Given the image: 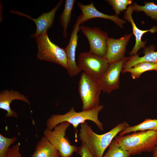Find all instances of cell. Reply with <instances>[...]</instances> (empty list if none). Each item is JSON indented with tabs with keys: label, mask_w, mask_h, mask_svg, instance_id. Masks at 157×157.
<instances>
[{
	"label": "cell",
	"mask_w": 157,
	"mask_h": 157,
	"mask_svg": "<svg viewBox=\"0 0 157 157\" xmlns=\"http://www.w3.org/2000/svg\"><path fill=\"white\" fill-rule=\"evenodd\" d=\"M126 121L120 123L110 131L102 134L94 132L86 122L80 125L79 140L94 157H102L106 149L117 135L129 126Z\"/></svg>",
	"instance_id": "obj_1"
},
{
	"label": "cell",
	"mask_w": 157,
	"mask_h": 157,
	"mask_svg": "<svg viewBox=\"0 0 157 157\" xmlns=\"http://www.w3.org/2000/svg\"><path fill=\"white\" fill-rule=\"evenodd\" d=\"M118 143L131 156L144 152H152L157 144V131H140L130 134L116 136Z\"/></svg>",
	"instance_id": "obj_2"
},
{
	"label": "cell",
	"mask_w": 157,
	"mask_h": 157,
	"mask_svg": "<svg viewBox=\"0 0 157 157\" xmlns=\"http://www.w3.org/2000/svg\"><path fill=\"white\" fill-rule=\"evenodd\" d=\"M103 107L102 105H100L91 110H82L81 112H77L73 107L64 114H54L51 116L47 121L46 128L51 130L61 123L66 122L72 124L74 128L76 129L79 124L88 120L94 122L100 130L103 131V125L99 119L98 116L99 113Z\"/></svg>",
	"instance_id": "obj_3"
},
{
	"label": "cell",
	"mask_w": 157,
	"mask_h": 157,
	"mask_svg": "<svg viewBox=\"0 0 157 157\" xmlns=\"http://www.w3.org/2000/svg\"><path fill=\"white\" fill-rule=\"evenodd\" d=\"M35 38L38 49V59L54 63L67 69V60L65 48H61L52 42L47 32Z\"/></svg>",
	"instance_id": "obj_4"
},
{
	"label": "cell",
	"mask_w": 157,
	"mask_h": 157,
	"mask_svg": "<svg viewBox=\"0 0 157 157\" xmlns=\"http://www.w3.org/2000/svg\"><path fill=\"white\" fill-rule=\"evenodd\" d=\"M99 80L83 72L78 83V91L82 103V110L93 109L100 105L101 91Z\"/></svg>",
	"instance_id": "obj_5"
},
{
	"label": "cell",
	"mask_w": 157,
	"mask_h": 157,
	"mask_svg": "<svg viewBox=\"0 0 157 157\" xmlns=\"http://www.w3.org/2000/svg\"><path fill=\"white\" fill-rule=\"evenodd\" d=\"M68 122L61 123L51 130L46 129L44 131V136L57 150L60 157H71L77 152L78 147L72 145L66 136V132L70 126Z\"/></svg>",
	"instance_id": "obj_6"
},
{
	"label": "cell",
	"mask_w": 157,
	"mask_h": 157,
	"mask_svg": "<svg viewBox=\"0 0 157 157\" xmlns=\"http://www.w3.org/2000/svg\"><path fill=\"white\" fill-rule=\"evenodd\" d=\"M77 64L81 71L99 80L102 77L109 65L104 57L90 51L80 53Z\"/></svg>",
	"instance_id": "obj_7"
},
{
	"label": "cell",
	"mask_w": 157,
	"mask_h": 157,
	"mask_svg": "<svg viewBox=\"0 0 157 157\" xmlns=\"http://www.w3.org/2000/svg\"><path fill=\"white\" fill-rule=\"evenodd\" d=\"M79 28L88 41L89 51L104 57L107 51V40L108 38L107 33L96 27L80 25Z\"/></svg>",
	"instance_id": "obj_8"
},
{
	"label": "cell",
	"mask_w": 157,
	"mask_h": 157,
	"mask_svg": "<svg viewBox=\"0 0 157 157\" xmlns=\"http://www.w3.org/2000/svg\"><path fill=\"white\" fill-rule=\"evenodd\" d=\"M129 58L125 57L120 61L109 64L106 70L99 81L101 90L110 94L119 88L120 74Z\"/></svg>",
	"instance_id": "obj_9"
},
{
	"label": "cell",
	"mask_w": 157,
	"mask_h": 157,
	"mask_svg": "<svg viewBox=\"0 0 157 157\" xmlns=\"http://www.w3.org/2000/svg\"><path fill=\"white\" fill-rule=\"evenodd\" d=\"M80 18L79 16L72 31L68 44L65 48L67 60V70L68 74L71 77L76 76L81 71L76 61V51L78 39L77 33L81 24Z\"/></svg>",
	"instance_id": "obj_10"
},
{
	"label": "cell",
	"mask_w": 157,
	"mask_h": 157,
	"mask_svg": "<svg viewBox=\"0 0 157 157\" xmlns=\"http://www.w3.org/2000/svg\"><path fill=\"white\" fill-rule=\"evenodd\" d=\"M132 33L126 34L119 39L108 38L107 51L104 57L109 64L120 61L124 58L126 48Z\"/></svg>",
	"instance_id": "obj_11"
},
{
	"label": "cell",
	"mask_w": 157,
	"mask_h": 157,
	"mask_svg": "<svg viewBox=\"0 0 157 157\" xmlns=\"http://www.w3.org/2000/svg\"><path fill=\"white\" fill-rule=\"evenodd\" d=\"M63 2V0L60 1L55 7L49 12L42 13L35 19L33 18L28 15L18 11L11 10L10 12L26 17L35 23L36 26V31L35 33L31 35V36L32 38H35L42 34L47 32V30L52 27L56 13Z\"/></svg>",
	"instance_id": "obj_12"
},
{
	"label": "cell",
	"mask_w": 157,
	"mask_h": 157,
	"mask_svg": "<svg viewBox=\"0 0 157 157\" xmlns=\"http://www.w3.org/2000/svg\"><path fill=\"white\" fill-rule=\"evenodd\" d=\"M81 13L79 15L80 22L81 24L88 20L96 18H100L109 19L113 21L121 28L126 22L119 18L117 15H108L98 10L94 6L93 2L88 5H84L81 2L77 3Z\"/></svg>",
	"instance_id": "obj_13"
},
{
	"label": "cell",
	"mask_w": 157,
	"mask_h": 157,
	"mask_svg": "<svg viewBox=\"0 0 157 157\" xmlns=\"http://www.w3.org/2000/svg\"><path fill=\"white\" fill-rule=\"evenodd\" d=\"M17 100L23 101L28 104L30 101L28 98L23 94L13 90H4L0 94V108L7 111L6 117H13L17 118V113L10 108V105L14 100Z\"/></svg>",
	"instance_id": "obj_14"
},
{
	"label": "cell",
	"mask_w": 157,
	"mask_h": 157,
	"mask_svg": "<svg viewBox=\"0 0 157 157\" xmlns=\"http://www.w3.org/2000/svg\"><path fill=\"white\" fill-rule=\"evenodd\" d=\"M134 11L133 5L129 6L125 12L124 18L131 23L133 28V33L135 38V43L132 50L129 53L131 56L136 54L138 51L142 48H144L146 41L142 40L143 35L148 32L152 31V29L142 30L138 28L136 26L132 17V13Z\"/></svg>",
	"instance_id": "obj_15"
},
{
	"label": "cell",
	"mask_w": 157,
	"mask_h": 157,
	"mask_svg": "<svg viewBox=\"0 0 157 157\" xmlns=\"http://www.w3.org/2000/svg\"><path fill=\"white\" fill-rule=\"evenodd\" d=\"M144 55L139 56L138 54L131 56L125 63L123 69L132 67L135 65L143 62L157 64V52L154 51V48L151 47L145 48L143 51Z\"/></svg>",
	"instance_id": "obj_16"
},
{
	"label": "cell",
	"mask_w": 157,
	"mask_h": 157,
	"mask_svg": "<svg viewBox=\"0 0 157 157\" xmlns=\"http://www.w3.org/2000/svg\"><path fill=\"white\" fill-rule=\"evenodd\" d=\"M54 147L43 136L37 143L35 151L31 157H60Z\"/></svg>",
	"instance_id": "obj_17"
},
{
	"label": "cell",
	"mask_w": 157,
	"mask_h": 157,
	"mask_svg": "<svg viewBox=\"0 0 157 157\" xmlns=\"http://www.w3.org/2000/svg\"><path fill=\"white\" fill-rule=\"evenodd\" d=\"M153 130L157 131V119L147 118L140 123L132 126H129L120 132L119 135L122 136L140 131Z\"/></svg>",
	"instance_id": "obj_18"
},
{
	"label": "cell",
	"mask_w": 157,
	"mask_h": 157,
	"mask_svg": "<svg viewBox=\"0 0 157 157\" xmlns=\"http://www.w3.org/2000/svg\"><path fill=\"white\" fill-rule=\"evenodd\" d=\"M75 0H66L63 11L60 18V21L63 29V35L66 38L67 35V29L71 19L72 11Z\"/></svg>",
	"instance_id": "obj_19"
},
{
	"label": "cell",
	"mask_w": 157,
	"mask_h": 157,
	"mask_svg": "<svg viewBox=\"0 0 157 157\" xmlns=\"http://www.w3.org/2000/svg\"><path fill=\"white\" fill-rule=\"evenodd\" d=\"M157 64L146 62L138 63L130 68L123 69V73L126 72L130 73L133 79L138 78L143 73L152 70H156Z\"/></svg>",
	"instance_id": "obj_20"
},
{
	"label": "cell",
	"mask_w": 157,
	"mask_h": 157,
	"mask_svg": "<svg viewBox=\"0 0 157 157\" xmlns=\"http://www.w3.org/2000/svg\"><path fill=\"white\" fill-rule=\"evenodd\" d=\"M128 152L122 149L115 139H113L106 153L102 157H130Z\"/></svg>",
	"instance_id": "obj_21"
},
{
	"label": "cell",
	"mask_w": 157,
	"mask_h": 157,
	"mask_svg": "<svg viewBox=\"0 0 157 157\" xmlns=\"http://www.w3.org/2000/svg\"><path fill=\"white\" fill-rule=\"evenodd\" d=\"M133 5L134 11H143L147 15L157 21V5L153 2H146L142 6L134 2Z\"/></svg>",
	"instance_id": "obj_22"
},
{
	"label": "cell",
	"mask_w": 157,
	"mask_h": 157,
	"mask_svg": "<svg viewBox=\"0 0 157 157\" xmlns=\"http://www.w3.org/2000/svg\"><path fill=\"white\" fill-rule=\"evenodd\" d=\"M16 140L15 137L8 138L0 134V157H5L10 146Z\"/></svg>",
	"instance_id": "obj_23"
},
{
	"label": "cell",
	"mask_w": 157,
	"mask_h": 157,
	"mask_svg": "<svg viewBox=\"0 0 157 157\" xmlns=\"http://www.w3.org/2000/svg\"><path fill=\"white\" fill-rule=\"evenodd\" d=\"M107 1L112 7L117 15L121 12L127 9V6L132 3L131 0H109Z\"/></svg>",
	"instance_id": "obj_24"
},
{
	"label": "cell",
	"mask_w": 157,
	"mask_h": 157,
	"mask_svg": "<svg viewBox=\"0 0 157 157\" xmlns=\"http://www.w3.org/2000/svg\"><path fill=\"white\" fill-rule=\"evenodd\" d=\"M20 143L19 142L11 148H10L7 151L5 157H22L20 154L19 149Z\"/></svg>",
	"instance_id": "obj_25"
},
{
	"label": "cell",
	"mask_w": 157,
	"mask_h": 157,
	"mask_svg": "<svg viewBox=\"0 0 157 157\" xmlns=\"http://www.w3.org/2000/svg\"><path fill=\"white\" fill-rule=\"evenodd\" d=\"M77 152L80 157H94L86 146L82 144L78 147Z\"/></svg>",
	"instance_id": "obj_26"
},
{
	"label": "cell",
	"mask_w": 157,
	"mask_h": 157,
	"mask_svg": "<svg viewBox=\"0 0 157 157\" xmlns=\"http://www.w3.org/2000/svg\"><path fill=\"white\" fill-rule=\"evenodd\" d=\"M152 157H157V144L152 151Z\"/></svg>",
	"instance_id": "obj_27"
},
{
	"label": "cell",
	"mask_w": 157,
	"mask_h": 157,
	"mask_svg": "<svg viewBox=\"0 0 157 157\" xmlns=\"http://www.w3.org/2000/svg\"><path fill=\"white\" fill-rule=\"evenodd\" d=\"M156 71L157 72V68L156 69Z\"/></svg>",
	"instance_id": "obj_28"
},
{
	"label": "cell",
	"mask_w": 157,
	"mask_h": 157,
	"mask_svg": "<svg viewBox=\"0 0 157 157\" xmlns=\"http://www.w3.org/2000/svg\"></svg>",
	"instance_id": "obj_29"
}]
</instances>
